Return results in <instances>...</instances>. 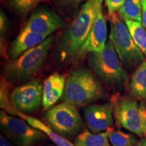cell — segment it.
Wrapping results in <instances>:
<instances>
[{"label":"cell","mask_w":146,"mask_h":146,"mask_svg":"<svg viewBox=\"0 0 146 146\" xmlns=\"http://www.w3.org/2000/svg\"><path fill=\"white\" fill-rule=\"evenodd\" d=\"M107 23L102 9L97 16L91 31L81 50V55L87 52H101L105 49L107 39Z\"/></svg>","instance_id":"obj_12"},{"label":"cell","mask_w":146,"mask_h":146,"mask_svg":"<svg viewBox=\"0 0 146 146\" xmlns=\"http://www.w3.org/2000/svg\"><path fill=\"white\" fill-rule=\"evenodd\" d=\"M47 37L48 36L43 35L23 29L11 44L8 50V58L10 61L15 60L23 53L41 44Z\"/></svg>","instance_id":"obj_13"},{"label":"cell","mask_w":146,"mask_h":146,"mask_svg":"<svg viewBox=\"0 0 146 146\" xmlns=\"http://www.w3.org/2000/svg\"><path fill=\"white\" fill-rule=\"evenodd\" d=\"M45 121L50 127L64 138H72L83 129V122L74 106L63 102L48 110Z\"/></svg>","instance_id":"obj_7"},{"label":"cell","mask_w":146,"mask_h":146,"mask_svg":"<svg viewBox=\"0 0 146 146\" xmlns=\"http://www.w3.org/2000/svg\"><path fill=\"white\" fill-rule=\"evenodd\" d=\"M0 146H15L12 145L10 142H9L8 140L3 137L2 135L0 136Z\"/></svg>","instance_id":"obj_27"},{"label":"cell","mask_w":146,"mask_h":146,"mask_svg":"<svg viewBox=\"0 0 146 146\" xmlns=\"http://www.w3.org/2000/svg\"><path fill=\"white\" fill-rule=\"evenodd\" d=\"M142 6V24L146 30V0H141Z\"/></svg>","instance_id":"obj_26"},{"label":"cell","mask_w":146,"mask_h":146,"mask_svg":"<svg viewBox=\"0 0 146 146\" xmlns=\"http://www.w3.org/2000/svg\"><path fill=\"white\" fill-rule=\"evenodd\" d=\"M102 3L103 0H87L82 5L58 42L60 54L64 59H74L81 56V50L102 9Z\"/></svg>","instance_id":"obj_1"},{"label":"cell","mask_w":146,"mask_h":146,"mask_svg":"<svg viewBox=\"0 0 146 146\" xmlns=\"http://www.w3.org/2000/svg\"><path fill=\"white\" fill-rule=\"evenodd\" d=\"M75 146H112L108 139V130L95 134L88 130H84L74 139Z\"/></svg>","instance_id":"obj_17"},{"label":"cell","mask_w":146,"mask_h":146,"mask_svg":"<svg viewBox=\"0 0 146 146\" xmlns=\"http://www.w3.org/2000/svg\"><path fill=\"white\" fill-rule=\"evenodd\" d=\"M88 63L98 78L113 92L118 94L127 85L129 75L110 39L102 52L89 53Z\"/></svg>","instance_id":"obj_3"},{"label":"cell","mask_w":146,"mask_h":146,"mask_svg":"<svg viewBox=\"0 0 146 146\" xmlns=\"http://www.w3.org/2000/svg\"><path fill=\"white\" fill-rule=\"evenodd\" d=\"M0 127L4 135L17 146H36L45 139L42 131L5 111L0 112Z\"/></svg>","instance_id":"obj_8"},{"label":"cell","mask_w":146,"mask_h":146,"mask_svg":"<svg viewBox=\"0 0 146 146\" xmlns=\"http://www.w3.org/2000/svg\"><path fill=\"white\" fill-rule=\"evenodd\" d=\"M65 26L66 23L62 18L54 11L40 8L31 14L23 29L49 36Z\"/></svg>","instance_id":"obj_11"},{"label":"cell","mask_w":146,"mask_h":146,"mask_svg":"<svg viewBox=\"0 0 146 146\" xmlns=\"http://www.w3.org/2000/svg\"><path fill=\"white\" fill-rule=\"evenodd\" d=\"M86 0H54L56 5L61 11L74 14L81 9Z\"/></svg>","instance_id":"obj_23"},{"label":"cell","mask_w":146,"mask_h":146,"mask_svg":"<svg viewBox=\"0 0 146 146\" xmlns=\"http://www.w3.org/2000/svg\"><path fill=\"white\" fill-rule=\"evenodd\" d=\"M54 41V36H48L41 44L10 61L4 68L3 77L13 83H22L30 79L45 63Z\"/></svg>","instance_id":"obj_4"},{"label":"cell","mask_w":146,"mask_h":146,"mask_svg":"<svg viewBox=\"0 0 146 146\" xmlns=\"http://www.w3.org/2000/svg\"><path fill=\"white\" fill-rule=\"evenodd\" d=\"M15 116L25 120L31 127L42 131L45 135L48 137L57 146H75L74 144L69 141L67 139L60 136L59 134L55 132L48 125H46V124L43 123V122L37 119V118H34L31 116H28V115L24 114V113L19 112L18 110L16 111Z\"/></svg>","instance_id":"obj_16"},{"label":"cell","mask_w":146,"mask_h":146,"mask_svg":"<svg viewBox=\"0 0 146 146\" xmlns=\"http://www.w3.org/2000/svg\"><path fill=\"white\" fill-rule=\"evenodd\" d=\"M108 94L98 76L85 67H78L66 78L62 100L76 108L85 107L107 98Z\"/></svg>","instance_id":"obj_2"},{"label":"cell","mask_w":146,"mask_h":146,"mask_svg":"<svg viewBox=\"0 0 146 146\" xmlns=\"http://www.w3.org/2000/svg\"><path fill=\"white\" fill-rule=\"evenodd\" d=\"M8 20L4 13L1 11V16H0V33H1V54H3V56L7 55L5 52V35L6 33L7 30H8Z\"/></svg>","instance_id":"obj_24"},{"label":"cell","mask_w":146,"mask_h":146,"mask_svg":"<svg viewBox=\"0 0 146 146\" xmlns=\"http://www.w3.org/2000/svg\"><path fill=\"white\" fill-rule=\"evenodd\" d=\"M129 97L138 101L146 102V60L131 76L129 85Z\"/></svg>","instance_id":"obj_15"},{"label":"cell","mask_w":146,"mask_h":146,"mask_svg":"<svg viewBox=\"0 0 146 146\" xmlns=\"http://www.w3.org/2000/svg\"><path fill=\"white\" fill-rule=\"evenodd\" d=\"M114 117L120 127L139 136L146 132V102L115 94L111 99Z\"/></svg>","instance_id":"obj_6"},{"label":"cell","mask_w":146,"mask_h":146,"mask_svg":"<svg viewBox=\"0 0 146 146\" xmlns=\"http://www.w3.org/2000/svg\"><path fill=\"white\" fill-rule=\"evenodd\" d=\"M66 81L64 76L55 72L47 77L43 84V108L47 110L53 106L62 98Z\"/></svg>","instance_id":"obj_14"},{"label":"cell","mask_w":146,"mask_h":146,"mask_svg":"<svg viewBox=\"0 0 146 146\" xmlns=\"http://www.w3.org/2000/svg\"><path fill=\"white\" fill-rule=\"evenodd\" d=\"M8 5L16 14L26 16L39 3L45 0H7Z\"/></svg>","instance_id":"obj_21"},{"label":"cell","mask_w":146,"mask_h":146,"mask_svg":"<svg viewBox=\"0 0 146 146\" xmlns=\"http://www.w3.org/2000/svg\"><path fill=\"white\" fill-rule=\"evenodd\" d=\"M133 146H146V139H142L139 140L137 144Z\"/></svg>","instance_id":"obj_28"},{"label":"cell","mask_w":146,"mask_h":146,"mask_svg":"<svg viewBox=\"0 0 146 146\" xmlns=\"http://www.w3.org/2000/svg\"><path fill=\"white\" fill-rule=\"evenodd\" d=\"M145 137H146V132H145Z\"/></svg>","instance_id":"obj_29"},{"label":"cell","mask_w":146,"mask_h":146,"mask_svg":"<svg viewBox=\"0 0 146 146\" xmlns=\"http://www.w3.org/2000/svg\"><path fill=\"white\" fill-rule=\"evenodd\" d=\"M108 139L112 146H133L139 141L137 137L120 130L110 129Z\"/></svg>","instance_id":"obj_19"},{"label":"cell","mask_w":146,"mask_h":146,"mask_svg":"<svg viewBox=\"0 0 146 146\" xmlns=\"http://www.w3.org/2000/svg\"><path fill=\"white\" fill-rule=\"evenodd\" d=\"M125 21L133 39L143 52L146 60V31L144 27H143L141 23L131 21Z\"/></svg>","instance_id":"obj_20"},{"label":"cell","mask_w":146,"mask_h":146,"mask_svg":"<svg viewBox=\"0 0 146 146\" xmlns=\"http://www.w3.org/2000/svg\"><path fill=\"white\" fill-rule=\"evenodd\" d=\"M110 25V39L126 70H135L145 60V56L131 35L125 21L115 13L108 14Z\"/></svg>","instance_id":"obj_5"},{"label":"cell","mask_w":146,"mask_h":146,"mask_svg":"<svg viewBox=\"0 0 146 146\" xmlns=\"http://www.w3.org/2000/svg\"><path fill=\"white\" fill-rule=\"evenodd\" d=\"M43 91V85L38 80H31L14 89L10 101L19 112L25 114L33 112L42 105Z\"/></svg>","instance_id":"obj_9"},{"label":"cell","mask_w":146,"mask_h":146,"mask_svg":"<svg viewBox=\"0 0 146 146\" xmlns=\"http://www.w3.org/2000/svg\"><path fill=\"white\" fill-rule=\"evenodd\" d=\"M114 111L112 102L101 104L88 105L84 108L83 116L91 132L95 134L111 129L114 123Z\"/></svg>","instance_id":"obj_10"},{"label":"cell","mask_w":146,"mask_h":146,"mask_svg":"<svg viewBox=\"0 0 146 146\" xmlns=\"http://www.w3.org/2000/svg\"><path fill=\"white\" fill-rule=\"evenodd\" d=\"M125 0H106V4L109 14L115 13L123 5Z\"/></svg>","instance_id":"obj_25"},{"label":"cell","mask_w":146,"mask_h":146,"mask_svg":"<svg viewBox=\"0 0 146 146\" xmlns=\"http://www.w3.org/2000/svg\"><path fill=\"white\" fill-rule=\"evenodd\" d=\"M10 89V82L4 77L1 78V87H0V100H1V108L5 110L8 114L15 115L16 110L8 99V92Z\"/></svg>","instance_id":"obj_22"},{"label":"cell","mask_w":146,"mask_h":146,"mask_svg":"<svg viewBox=\"0 0 146 146\" xmlns=\"http://www.w3.org/2000/svg\"><path fill=\"white\" fill-rule=\"evenodd\" d=\"M120 18L123 21L142 23V6L141 0H125L118 10Z\"/></svg>","instance_id":"obj_18"}]
</instances>
